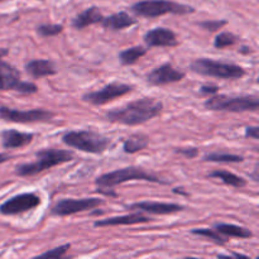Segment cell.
<instances>
[{"instance_id":"obj_7","label":"cell","mask_w":259,"mask_h":259,"mask_svg":"<svg viewBox=\"0 0 259 259\" xmlns=\"http://www.w3.org/2000/svg\"><path fill=\"white\" fill-rule=\"evenodd\" d=\"M205 108L214 111H229V113H244L257 111L259 100L257 96H227L212 95L205 101Z\"/></svg>"},{"instance_id":"obj_30","label":"cell","mask_w":259,"mask_h":259,"mask_svg":"<svg viewBox=\"0 0 259 259\" xmlns=\"http://www.w3.org/2000/svg\"><path fill=\"white\" fill-rule=\"evenodd\" d=\"M227 24V20H205V22H200L199 25L204 29L209 30V32H215V30H219L220 28H223Z\"/></svg>"},{"instance_id":"obj_3","label":"cell","mask_w":259,"mask_h":259,"mask_svg":"<svg viewBox=\"0 0 259 259\" xmlns=\"http://www.w3.org/2000/svg\"><path fill=\"white\" fill-rule=\"evenodd\" d=\"M128 181H147L154 182V184L167 185V182L161 180V177L156 176V175L151 174V172H147L142 167L134 166L124 167L121 169H115V171L101 175L100 177L95 180V185L99 189H113V187Z\"/></svg>"},{"instance_id":"obj_37","label":"cell","mask_w":259,"mask_h":259,"mask_svg":"<svg viewBox=\"0 0 259 259\" xmlns=\"http://www.w3.org/2000/svg\"><path fill=\"white\" fill-rule=\"evenodd\" d=\"M0 2H2V0H0Z\"/></svg>"},{"instance_id":"obj_1","label":"cell","mask_w":259,"mask_h":259,"mask_svg":"<svg viewBox=\"0 0 259 259\" xmlns=\"http://www.w3.org/2000/svg\"><path fill=\"white\" fill-rule=\"evenodd\" d=\"M163 110V104L158 99L146 98L138 99L119 109H113L105 113V119L110 123L123 125H141L153 118H157Z\"/></svg>"},{"instance_id":"obj_12","label":"cell","mask_w":259,"mask_h":259,"mask_svg":"<svg viewBox=\"0 0 259 259\" xmlns=\"http://www.w3.org/2000/svg\"><path fill=\"white\" fill-rule=\"evenodd\" d=\"M185 72L175 68L171 63L157 66L146 76V80L152 86H164L168 83L179 82L184 80Z\"/></svg>"},{"instance_id":"obj_32","label":"cell","mask_w":259,"mask_h":259,"mask_svg":"<svg viewBox=\"0 0 259 259\" xmlns=\"http://www.w3.org/2000/svg\"><path fill=\"white\" fill-rule=\"evenodd\" d=\"M219 91V86L217 85H202L200 88V94L206 96H212Z\"/></svg>"},{"instance_id":"obj_14","label":"cell","mask_w":259,"mask_h":259,"mask_svg":"<svg viewBox=\"0 0 259 259\" xmlns=\"http://www.w3.org/2000/svg\"><path fill=\"white\" fill-rule=\"evenodd\" d=\"M131 210H138V211L149 212L154 215H168L174 212L184 211L185 206L174 202H158V201H141L132 204L129 206Z\"/></svg>"},{"instance_id":"obj_15","label":"cell","mask_w":259,"mask_h":259,"mask_svg":"<svg viewBox=\"0 0 259 259\" xmlns=\"http://www.w3.org/2000/svg\"><path fill=\"white\" fill-rule=\"evenodd\" d=\"M22 83L19 70L5 61H0V91L14 90L18 93Z\"/></svg>"},{"instance_id":"obj_35","label":"cell","mask_w":259,"mask_h":259,"mask_svg":"<svg viewBox=\"0 0 259 259\" xmlns=\"http://www.w3.org/2000/svg\"><path fill=\"white\" fill-rule=\"evenodd\" d=\"M8 52H9V51H8L7 48H0V58L4 57V56H7Z\"/></svg>"},{"instance_id":"obj_4","label":"cell","mask_w":259,"mask_h":259,"mask_svg":"<svg viewBox=\"0 0 259 259\" xmlns=\"http://www.w3.org/2000/svg\"><path fill=\"white\" fill-rule=\"evenodd\" d=\"M62 142L68 147L93 154L104 153L110 146V139L94 131H71L63 134Z\"/></svg>"},{"instance_id":"obj_19","label":"cell","mask_w":259,"mask_h":259,"mask_svg":"<svg viewBox=\"0 0 259 259\" xmlns=\"http://www.w3.org/2000/svg\"><path fill=\"white\" fill-rule=\"evenodd\" d=\"M104 15L101 14L100 9L98 7H91L89 9L83 10L82 13H80L78 15H76L72 20V27L75 29L81 30L83 28L89 27V25L98 24V23H101Z\"/></svg>"},{"instance_id":"obj_8","label":"cell","mask_w":259,"mask_h":259,"mask_svg":"<svg viewBox=\"0 0 259 259\" xmlns=\"http://www.w3.org/2000/svg\"><path fill=\"white\" fill-rule=\"evenodd\" d=\"M132 91H133V86L132 85L114 82L104 86L100 90L85 94L82 96V100L94 106H101L104 104H108L110 101L115 100V99L120 98V96L126 95V94L132 93Z\"/></svg>"},{"instance_id":"obj_16","label":"cell","mask_w":259,"mask_h":259,"mask_svg":"<svg viewBox=\"0 0 259 259\" xmlns=\"http://www.w3.org/2000/svg\"><path fill=\"white\" fill-rule=\"evenodd\" d=\"M34 139V134L24 133L17 129H7L2 132V144L5 149L23 148L29 146Z\"/></svg>"},{"instance_id":"obj_28","label":"cell","mask_w":259,"mask_h":259,"mask_svg":"<svg viewBox=\"0 0 259 259\" xmlns=\"http://www.w3.org/2000/svg\"><path fill=\"white\" fill-rule=\"evenodd\" d=\"M37 33L40 37H55L63 30L62 24H40L37 27Z\"/></svg>"},{"instance_id":"obj_9","label":"cell","mask_w":259,"mask_h":259,"mask_svg":"<svg viewBox=\"0 0 259 259\" xmlns=\"http://www.w3.org/2000/svg\"><path fill=\"white\" fill-rule=\"evenodd\" d=\"M55 116L52 111L45 109H30V110H18L8 106H0V119L12 123H39L47 121Z\"/></svg>"},{"instance_id":"obj_27","label":"cell","mask_w":259,"mask_h":259,"mask_svg":"<svg viewBox=\"0 0 259 259\" xmlns=\"http://www.w3.org/2000/svg\"><path fill=\"white\" fill-rule=\"evenodd\" d=\"M238 40H239V37L235 35L234 33L223 32L219 33V34L214 38V47L218 48V50H223V48L232 47V46H234Z\"/></svg>"},{"instance_id":"obj_26","label":"cell","mask_w":259,"mask_h":259,"mask_svg":"<svg viewBox=\"0 0 259 259\" xmlns=\"http://www.w3.org/2000/svg\"><path fill=\"white\" fill-rule=\"evenodd\" d=\"M191 234L206 238L207 240H210V242L215 243L218 245H224L228 240L227 237L218 233L215 229H205V228H202V229H192Z\"/></svg>"},{"instance_id":"obj_13","label":"cell","mask_w":259,"mask_h":259,"mask_svg":"<svg viewBox=\"0 0 259 259\" xmlns=\"http://www.w3.org/2000/svg\"><path fill=\"white\" fill-rule=\"evenodd\" d=\"M144 42L147 47H175L179 45L176 33L163 27H157L148 30L144 34Z\"/></svg>"},{"instance_id":"obj_29","label":"cell","mask_w":259,"mask_h":259,"mask_svg":"<svg viewBox=\"0 0 259 259\" xmlns=\"http://www.w3.org/2000/svg\"><path fill=\"white\" fill-rule=\"evenodd\" d=\"M70 247H71L70 244L60 245V247L53 248V249L48 250V252L42 253V254H39L38 257H39V258H47V259H60V258L65 257V254L67 253V250L70 249Z\"/></svg>"},{"instance_id":"obj_11","label":"cell","mask_w":259,"mask_h":259,"mask_svg":"<svg viewBox=\"0 0 259 259\" xmlns=\"http://www.w3.org/2000/svg\"><path fill=\"white\" fill-rule=\"evenodd\" d=\"M40 205V197L33 192H24L17 196L10 197L0 205V214L3 215H18L30 211Z\"/></svg>"},{"instance_id":"obj_36","label":"cell","mask_w":259,"mask_h":259,"mask_svg":"<svg viewBox=\"0 0 259 259\" xmlns=\"http://www.w3.org/2000/svg\"><path fill=\"white\" fill-rule=\"evenodd\" d=\"M243 47H244V48H240V52H243V53H249L250 52V48H248L247 46H243Z\"/></svg>"},{"instance_id":"obj_24","label":"cell","mask_w":259,"mask_h":259,"mask_svg":"<svg viewBox=\"0 0 259 259\" xmlns=\"http://www.w3.org/2000/svg\"><path fill=\"white\" fill-rule=\"evenodd\" d=\"M147 53V47L143 46H134V47L128 48V50H124L119 53V61H120L121 65L129 66L136 63L137 61L141 57H143Z\"/></svg>"},{"instance_id":"obj_20","label":"cell","mask_w":259,"mask_h":259,"mask_svg":"<svg viewBox=\"0 0 259 259\" xmlns=\"http://www.w3.org/2000/svg\"><path fill=\"white\" fill-rule=\"evenodd\" d=\"M136 23L137 20L125 12L115 13V14H111L109 15V17L103 18V20H101L103 27L105 28V29L110 30L125 29V28H129L133 24H136Z\"/></svg>"},{"instance_id":"obj_31","label":"cell","mask_w":259,"mask_h":259,"mask_svg":"<svg viewBox=\"0 0 259 259\" xmlns=\"http://www.w3.org/2000/svg\"><path fill=\"white\" fill-rule=\"evenodd\" d=\"M175 153L181 154L185 158H196L199 156V149L195 147H186V148H175Z\"/></svg>"},{"instance_id":"obj_34","label":"cell","mask_w":259,"mask_h":259,"mask_svg":"<svg viewBox=\"0 0 259 259\" xmlns=\"http://www.w3.org/2000/svg\"><path fill=\"white\" fill-rule=\"evenodd\" d=\"M12 158H14V157L10 156V154L0 153V164L4 163V162H7V161H10V159H12Z\"/></svg>"},{"instance_id":"obj_22","label":"cell","mask_w":259,"mask_h":259,"mask_svg":"<svg viewBox=\"0 0 259 259\" xmlns=\"http://www.w3.org/2000/svg\"><path fill=\"white\" fill-rule=\"evenodd\" d=\"M207 177L210 179H218L223 182V184L228 185V186L235 187V189H242L247 185V181H245L243 177L238 176V175L233 174V172L224 171V169H217V171H212L207 175Z\"/></svg>"},{"instance_id":"obj_21","label":"cell","mask_w":259,"mask_h":259,"mask_svg":"<svg viewBox=\"0 0 259 259\" xmlns=\"http://www.w3.org/2000/svg\"><path fill=\"white\" fill-rule=\"evenodd\" d=\"M214 229L220 233L224 237L229 238H239V239H249L253 237V233L247 228L239 227L234 224H225V223H219L214 225Z\"/></svg>"},{"instance_id":"obj_17","label":"cell","mask_w":259,"mask_h":259,"mask_svg":"<svg viewBox=\"0 0 259 259\" xmlns=\"http://www.w3.org/2000/svg\"><path fill=\"white\" fill-rule=\"evenodd\" d=\"M153 219L141 214V211L133 212V214L121 215V217H113L109 219L98 220L94 223V227H116V225H134V224H143V223H149Z\"/></svg>"},{"instance_id":"obj_2","label":"cell","mask_w":259,"mask_h":259,"mask_svg":"<svg viewBox=\"0 0 259 259\" xmlns=\"http://www.w3.org/2000/svg\"><path fill=\"white\" fill-rule=\"evenodd\" d=\"M37 161L32 163H23L15 167V175L19 177H32L42 174L46 169H50L58 164L66 163L75 158V154L71 151L56 148H43L35 153Z\"/></svg>"},{"instance_id":"obj_23","label":"cell","mask_w":259,"mask_h":259,"mask_svg":"<svg viewBox=\"0 0 259 259\" xmlns=\"http://www.w3.org/2000/svg\"><path fill=\"white\" fill-rule=\"evenodd\" d=\"M149 144V138L146 136V134H133V136L129 137L123 144V149L125 153L133 154L137 153L139 151H143L148 147Z\"/></svg>"},{"instance_id":"obj_10","label":"cell","mask_w":259,"mask_h":259,"mask_svg":"<svg viewBox=\"0 0 259 259\" xmlns=\"http://www.w3.org/2000/svg\"><path fill=\"white\" fill-rule=\"evenodd\" d=\"M104 204V200L96 197H88V199H62L55 204L51 212L56 217H70L77 212L86 211V210L96 209Z\"/></svg>"},{"instance_id":"obj_33","label":"cell","mask_w":259,"mask_h":259,"mask_svg":"<svg viewBox=\"0 0 259 259\" xmlns=\"http://www.w3.org/2000/svg\"><path fill=\"white\" fill-rule=\"evenodd\" d=\"M245 137H247V138L259 139L258 126H247V128H245Z\"/></svg>"},{"instance_id":"obj_18","label":"cell","mask_w":259,"mask_h":259,"mask_svg":"<svg viewBox=\"0 0 259 259\" xmlns=\"http://www.w3.org/2000/svg\"><path fill=\"white\" fill-rule=\"evenodd\" d=\"M25 71L33 78H42L47 76H52L57 72L56 66L50 60H30L25 63Z\"/></svg>"},{"instance_id":"obj_6","label":"cell","mask_w":259,"mask_h":259,"mask_svg":"<svg viewBox=\"0 0 259 259\" xmlns=\"http://www.w3.org/2000/svg\"><path fill=\"white\" fill-rule=\"evenodd\" d=\"M190 68L199 75L224 78V80H238L245 75V70L242 66L220 62L211 58H197L192 61Z\"/></svg>"},{"instance_id":"obj_25","label":"cell","mask_w":259,"mask_h":259,"mask_svg":"<svg viewBox=\"0 0 259 259\" xmlns=\"http://www.w3.org/2000/svg\"><path fill=\"white\" fill-rule=\"evenodd\" d=\"M206 162H217V163H238L244 161V157L239 154L233 153H220V152H212L204 157Z\"/></svg>"},{"instance_id":"obj_5","label":"cell","mask_w":259,"mask_h":259,"mask_svg":"<svg viewBox=\"0 0 259 259\" xmlns=\"http://www.w3.org/2000/svg\"><path fill=\"white\" fill-rule=\"evenodd\" d=\"M131 9L137 17L142 18H157L164 14L185 15L195 12L194 8L190 5L180 4L171 0H142L134 3Z\"/></svg>"}]
</instances>
